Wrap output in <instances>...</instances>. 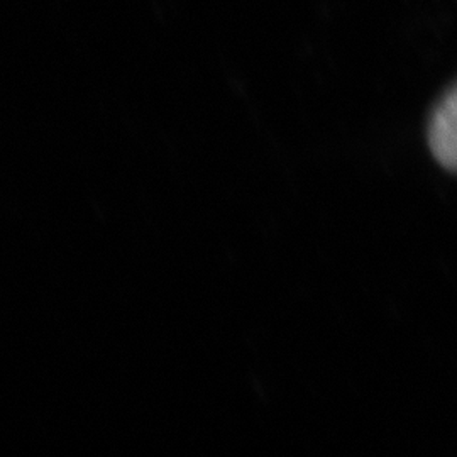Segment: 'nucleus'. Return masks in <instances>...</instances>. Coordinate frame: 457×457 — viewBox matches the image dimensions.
Masks as SVG:
<instances>
[{
  "mask_svg": "<svg viewBox=\"0 0 457 457\" xmlns=\"http://www.w3.org/2000/svg\"><path fill=\"white\" fill-rule=\"evenodd\" d=\"M427 137L437 163L457 173V85L436 105L428 120Z\"/></svg>",
  "mask_w": 457,
  "mask_h": 457,
  "instance_id": "f257e3e1",
  "label": "nucleus"
}]
</instances>
